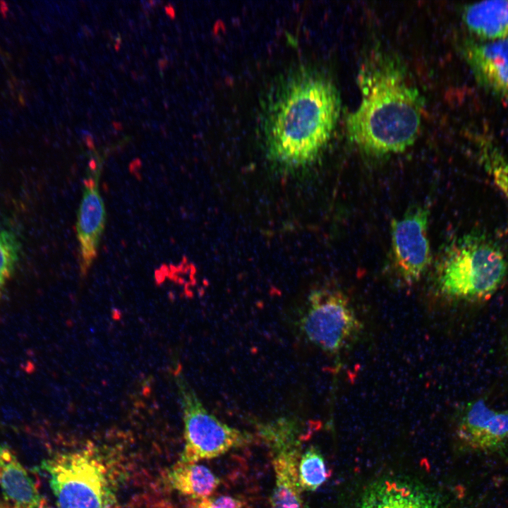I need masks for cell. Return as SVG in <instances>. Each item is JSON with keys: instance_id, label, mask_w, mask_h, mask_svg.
I'll return each instance as SVG.
<instances>
[{"instance_id": "obj_3", "label": "cell", "mask_w": 508, "mask_h": 508, "mask_svg": "<svg viewBox=\"0 0 508 508\" xmlns=\"http://www.w3.org/2000/svg\"><path fill=\"white\" fill-rule=\"evenodd\" d=\"M508 261L500 246L484 232L471 231L447 248L437 271L445 297L477 301L490 298L504 281Z\"/></svg>"}, {"instance_id": "obj_12", "label": "cell", "mask_w": 508, "mask_h": 508, "mask_svg": "<svg viewBox=\"0 0 508 508\" xmlns=\"http://www.w3.org/2000/svg\"><path fill=\"white\" fill-rule=\"evenodd\" d=\"M98 175L83 181L76 229L80 246V269L85 275L95 260L105 222L106 210L98 188Z\"/></svg>"}, {"instance_id": "obj_5", "label": "cell", "mask_w": 508, "mask_h": 508, "mask_svg": "<svg viewBox=\"0 0 508 508\" xmlns=\"http://www.w3.org/2000/svg\"><path fill=\"white\" fill-rule=\"evenodd\" d=\"M174 379L183 423L184 446L179 461L212 459L251 442L249 433L223 423L206 409L181 371L175 372Z\"/></svg>"}, {"instance_id": "obj_17", "label": "cell", "mask_w": 508, "mask_h": 508, "mask_svg": "<svg viewBox=\"0 0 508 508\" xmlns=\"http://www.w3.org/2000/svg\"><path fill=\"white\" fill-rule=\"evenodd\" d=\"M22 243L11 228L0 224V295L12 277L20 260Z\"/></svg>"}, {"instance_id": "obj_8", "label": "cell", "mask_w": 508, "mask_h": 508, "mask_svg": "<svg viewBox=\"0 0 508 508\" xmlns=\"http://www.w3.org/2000/svg\"><path fill=\"white\" fill-rule=\"evenodd\" d=\"M428 209L416 206L391 224L393 266L401 281L418 282L431 262L428 238Z\"/></svg>"}, {"instance_id": "obj_15", "label": "cell", "mask_w": 508, "mask_h": 508, "mask_svg": "<svg viewBox=\"0 0 508 508\" xmlns=\"http://www.w3.org/2000/svg\"><path fill=\"white\" fill-rule=\"evenodd\" d=\"M165 480L171 490L192 500L212 496L221 483L208 467L179 461L167 471Z\"/></svg>"}, {"instance_id": "obj_13", "label": "cell", "mask_w": 508, "mask_h": 508, "mask_svg": "<svg viewBox=\"0 0 508 508\" xmlns=\"http://www.w3.org/2000/svg\"><path fill=\"white\" fill-rule=\"evenodd\" d=\"M0 488L14 508H40L42 497L35 483L4 443H0Z\"/></svg>"}, {"instance_id": "obj_2", "label": "cell", "mask_w": 508, "mask_h": 508, "mask_svg": "<svg viewBox=\"0 0 508 508\" xmlns=\"http://www.w3.org/2000/svg\"><path fill=\"white\" fill-rule=\"evenodd\" d=\"M357 83L361 101L346 121L350 140L370 156L404 151L418 137L423 107L405 68L389 55L375 54L362 64Z\"/></svg>"}, {"instance_id": "obj_10", "label": "cell", "mask_w": 508, "mask_h": 508, "mask_svg": "<svg viewBox=\"0 0 508 508\" xmlns=\"http://www.w3.org/2000/svg\"><path fill=\"white\" fill-rule=\"evenodd\" d=\"M460 52L478 84L497 98L508 100V40H465Z\"/></svg>"}, {"instance_id": "obj_20", "label": "cell", "mask_w": 508, "mask_h": 508, "mask_svg": "<svg viewBox=\"0 0 508 508\" xmlns=\"http://www.w3.org/2000/svg\"><path fill=\"white\" fill-rule=\"evenodd\" d=\"M507 349H508V348H507Z\"/></svg>"}, {"instance_id": "obj_18", "label": "cell", "mask_w": 508, "mask_h": 508, "mask_svg": "<svg viewBox=\"0 0 508 508\" xmlns=\"http://www.w3.org/2000/svg\"><path fill=\"white\" fill-rule=\"evenodd\" d=\"M482 163L508 203V159L491 143L480 145Z\"/></svg>"}, {"instance_id": "obj_14", "label": "cell", "mask_w": 508, "mask_h": 508, "mask_svg": "<svg viewBox=\"0 0 508 508\" xmlns=\"http://www.w3.org/2000/svg\"><path fill=\"white\" fill-rule=\"evenodd\" d=\"M462 17L477 36L492 40H508V1L473 3L464 6Z\"/></svg>"}, {"instance_id": "obj_7", "label": "cell", "mask_w": 508, "mask_h": 508, "mask_svg": "<svg viewBox=\"0 0 508 508\" xmlns=\"http://www.w3.org/2000/svg\"><path fill=\"white\" fill-rule=\"evenodd\" d=\"M299 429L298 423L288 418L258 425L272 456L274 484L271 508H306L298 478L302 440Z\"/></svg>"}, {"instance_id": "obj_11", "label": "cell", "mask_w": 508, "mask_h": 508, "mask_svg": "<svg viewBox=\"0 0 508 508\" xmlns=\"http://www.w3.org/2000/svg\"><path fill=\"white\" fill-rule=\"evenodd\" d=\"M354 508H446V505L439 495L417 483L387 478L369 485Z\"/></svg>"}, {"instance_id": "obj_4", "label": "cell", "mask_w": 508, "mask_h": 508, "mask_svg": "<svg viewBox=\"0 0 508 508\" xmlns=\"http://www.w3.org/2000/svg\"><path fill=\"white\" fill-rule=\"evenodd\" d=\"M57 508H112L114 497L101 459L87 449L59 452L42 462Z\"/></svg>"}, {"instance_id": "obj_6", "label": "cell", "mask_w": 508, "mask_h": 508, "mask_svg": "<svg viewBox=\"0 0 508 508\" xmlns=\"http://www.w3.org/2000/svg\"><path fill=\"white\" fill-rule=\"evenodd\" d=\"M298 322L304 338L330 354L348 348L362 329L349 298L341 291L329 288L310 293Z\"/></svg>"}, {"instance_id": "obj_16", "label": "cell", "mask_w": 508, "mask_h": 508, "mask_svg": "<svg viewBox=\"0 0 508 508\" xmlns=\"http://www.w3.org/2000/svg\"><path fill=\"white\" fill-rule=\"evenodd\" d=\"M328 478L324 457L315 446L301 453L298 463V478L303 491L313 492L325 483Z\"/></svg>"}, {"instance_id": "obj_9", "label": "cell", "mask_w": 508, "mask_h": 508, "mask_svg": "<svg viewBox=\"0 0 508 508\" xmlns=\"http://www.w3.org/2000/svg\"><path fill=\"white\" fill-rule=\"evenodd\" d=\"M456 434L470 450L502 452L508 447V410L492 409L483 399L471 402L458 422Z\"/></svg>"}, {"instance_id": "obj_1", "label": "cell", "mask_w": 508, "mask_h": 508, "mask_svg": "<svg viewBox=\"0 0 508 508\" xmlns=\"http://www.w3.org/2000/svg\"><path fill=\"white\" fill-rule=\"evenodd\" d=\"M340 104L335 85L316 69L298 65L280 74L262 101L268 159L286 170L313 163L332 136Z\"/></svg>"}, {"instance_id": "obj_19", "label": "cell", "mask_w": 508, "mask_h": 508, "mask_svg": "<svg viewBox=\"0 0 508 508\" xmlns=\"http://www.w3.org/2000/svg\"><path fill=\"white\" fill-rule=\"evenodd\" d=\"M190 508H244V505L243 502L236 497L221 495L193 500Z\"/></svg>"}]
</instances>
